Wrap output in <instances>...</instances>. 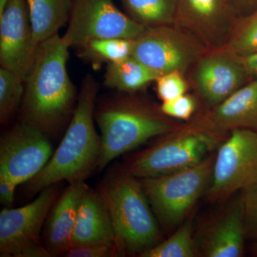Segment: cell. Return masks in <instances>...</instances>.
<instances>
[{
    "instance_id": "6da1fadb",
    "label": "cell",
    "mask_w": 257,
    "mask_h": 257,
    "mask_svg": "<svg viewBox=\"0 0 257 257\" xmlns=\"http://www.w3.org/2000/svg\"><path fill=\"white\" fill-rule=\"evenodd\" d=\"M69 47L57 35L39 45L25 82L21 122L54 137L69 124L77 105V89L67 71Z\"/></svg>"
},
{
    "instance_id": "7a4b0ae2",
    "label": "cell",
    "mask_w": 257,
    "mask_h": 257,
    "mask_svg": "<svg viewBox=\"0 0 257 257\" xmlns=\"http://www.w3.org/2000/svg\"><path fill=\"white\" fill-rule=\"evenodd\" d=\"M98 92V83L92 74H87L65 135L45 167L27 183L29 192L39 194L64 181L85 182L97 168L101 137L94 126V109Z\"/></svg>"
},
{
    "instance_id": "3957f363",
    "label": "cell",
    "mask_w": 257,
    "mask_h": 257,
    "mask_svg": "<svg viewBox=\"0 0 257 257\" xmlns=\"http://www.w3.org/2000/svg\"><path fill=\"white\" fill-rule=\"evenodd\" d=\"M96 190L109 211L114 256H139L161 242L157 217L142 185L125 166L111 167Z\"/></svg>"
},
{
    "instance_id": "277c9868",
    "label": "cell",
    "mask_w": 257,
    "mask_h": 257,
    "mask_svg": "<svg viewBox=\"0 0 257 257\" xmlns=\"http://www.w3.org/2000/svg\"><path fill=\"white\" fill-rule=\"evenodd\" d=\"M128 94L106 96L96 104L94 119L101 132L99 172L150 139L180 130L160 107Z\"/></svg>"
},
{
    "instance_id": "5b68a950",
    "label": "cell",
    "mask_w": 257,
    "mask_h": 257,
    "mask_svg": "<svg viewBox=\"0 0 257 257\" xmlns=\"http://www.w3.org/2000/svg\"><path fill=\"white\" fill-rule=\"evenodd\" d=\"M219 140L220 136L189 126L134 155L124 166L139 179L169 175L199 165Z\"/></svg>"
},
{
    "instance_id": "8992f818",
    "label": "cell",
    "mask_w": 257,
    "mask_h": 257,
    "mask_svg": "<svg viewBox=\"0 0 257 257\" xmlns=\"http://www.w3.org/2000/svg\"><path fill=\"white\" fill-rule=\"evenodd\" d=\"M214 159L169 175L140 179L154 214L161 224H180L210 184Z\"/></svg>"
},
{
    "instance_id": "52a82bcc",
    "label": "cell",
    "mask_w": 257,
    "mask_h": 257,
    "mask_svg": "<svg viewBox=\"0 0 257 257\" xmlns=\"http://www.w3.org/2000/svg\"><path fill=\"white\" fill-rule=\"evenodd\" d=\"M57 184L43 189L24 207L3 208L0 212V256L51 257L40 235L57 199Z\"/></svg>"
},
{
    "instance_id": "ba28073f",
    "label": "cell",
    "mask_w": 257,
    "mask_h": 257,
    "mask_svg": "<svg viewBox=\"0 0 257 257\" xmlns=\"http://www.w3.org/2000/svg\"><path fill=\"white\" fill-rule=\"evenodd\" d=\"M257 183V130L236 128L218 150L207 190L220 201Z\"/></svg>"
},
{
    "instance_id": "9c48e42d",
    "label": "cell",
    "mask_w": 257,
    "mask_h": 257,
    "mask_svg": "<svg viewBox=\"0 0 257 257\" xmlns=\"http://www.w3.org/2000/svg\"><path fill=\"white\" fill-rule=\"evenodd\" d=\"M67 25L62 38L69 48L98 39L135 40L146 29L121 11L114 0H74Z\"/></svg>"
},
{
    "instance_id": "30bf717a",
    "label": "cell",
    "mask_w": 257,
    "mask_h": 257,
    "mask_svg": "<svg viewBox=\"0 0 257 257\" xmlns=\"http://www.w3.org/2000/svg\"><path fill=\"white\" fill-rule=\"evenodd\" d=\"M173 25L146 28L135 40L133 57L158 77L174 71L182 73L200 55L198 41Z\"/></svg>"
},
{
    "instance_id": "8fae6325",
    "label": "cell",
    "mask_w": 257,
    "mask_h": 257,
    "mask_svg": "<svg viewBox=\"0 0 257 257\" xmlns=\"http://www.w3.org/2000/svg\"><path fill=\"white\" fill-rule=\"evenodd\" d=\"M53 155L50 137L21 122L3 134L0 140V175L18 185L28 183L41 172Z\"/></svg>"
},
{
    "instance_id": "7c38bea8",
    "label": "cell",
    "mask_w": 257,
    "mask_h": 257,
    "mask_svg": "<svg viewBox=\"0 0 257 257\" xmlns=\"http://www.w3.org/2000/svg\"><path fill=\"white\" fill-rule=\"evenodd\" d=\"M38 47L26 0H13L0 15V65L26 80Z\"/></svg>"
},
{
    "instance_id": "4fadbf2b",
    "label": "cell",
    "mask_w": 257,
    "mask_h": 257,
    "mask_svg": "<svg viewBox=\"0 0 257 257\" xmlns=\"http://www.w3.org/2000/svg\"><path fill=\"white\" fill-rule=\"evenodd\" d=\"M175 23L211 48L229 41L236 14L229 0H177Z\"/></svg>"
},
{
    "instance_id": "5bb4252c",
    "label": "cell",
    "mask_w": 257,
    "mask_h": 257,
    "mask_svg": "<svg viewBox=\"0 0 257 257\" xmlns=\"http://www.w3.org/2000/svg\"><path fill=\"white\" fill-rule=\"evenodd\" d=\"M246 74L239 57L227 50L220 51L199 61L195 82L203 99L216 106L244 86Z\"/></svg>"
},
{
    "instance_id": "9a60e30c",
    "label": "cell",
    "mask_w": 257,
    "mask_h": 257,
    "mask_svg": "<svg viewBox=\"0 0 257 257\" xmlns=\"http://www.w3.org/2000/svg\"><path fill=\"white\" fill-rule=\"evenodd\" d=\"M190 126L218 136L236 128L257 130V79L240 88Z\"/></svg>"
},
{
    "instance_id": "2e32d148",
    "label": "cell",
    "mask_w": 257,
    "mask_h": 257,
    "mask_svg": "<svg viewBox=\"0 0 257 257\" xmlns=\"http://www.w3.org/2000/svg\"><path fill=\"white\" fill-rule=\"evenodd\" d=\"M87 185L84 181L69 183L51 209L45 222L44 239L52 256H64L71 248L79 202Z\"/></svg>"
},
{
    "instance_id": "e0dca14e",
    "label": "cell",
    "mask_w": 257,
    "mask_h": 257,
    "mask_svg": "<svg viewBox=\"0 0 257 257\" xmlns=\"http://www.w3.org/2000/svg\"><path fill=\"white\" fill-rule=\"evenodd\" d=\"M114 234L109 211L98 191L87 185L79 202L71 247L102 244L114 248Z\"/></svg>"
},
{
    "instance_id": "ac0fdd59",
    "label": "cell",
    "mask_w": 257,
    "mask_h": 257,
    "mask_svg": "<svg viewBox=\"0 0 257 257\" xmlns=\"http://www.w3.org/2000/svg\"><path fill=\"white\" fill-rule=\"evenodd\" d=\"M246 237L241 198L214 224L204 241V254L208 257H240Z\"/></svg>"
},
{
    "instance_id": "d6986e66",
    "label": "cell",
    "mask_w": 257,
    "mask_h": 257,
    "mask_svg": "<svg viewBox=\"0 0 257 257\" xmlns=\"http://www.w3.org/2000/svg\"><path fill=\"white\" fill-rule=\"evenodd\" d=\"M34 40L39 46L68 23L74 0H26Z\"/></svg>"
},
{
    "instance_id": "ffe728a7",
    "label": "cell",
    "mask_w": 257,
    "mask_h": 257,
    "mask_svg": "<svg viewBox=\"0 0 257 257\" xmlns=\"http://www.w3.org/2000/svg\"><path fill=\"white\" fill-rule=\"evenodd\" d=\"M158 77L132 55L124 60L106 65L104 85L119 92L134 93L155 82Z\"/></svg>"
},
{
    "instance_id": "44dd1931",
    "label": "cell",
    "mask_w": 257,
    "mask_h": 257,
    "mask_svg": "<svg viewBox=\"0 0 257 257\" xmlns=\"http://www.w3.org/2000/svg\"><path fill=\"white\" fill-rule=\"evenodd\" d=\"M124 13L145 28L175 25L177 0H119Z\"/></svg>"
},
{
    "instance_id": "7402d4cb",
    "label": "cell",
    "mask_w": 257,
    "mask_h": 257,
    "mask_svg": "<svg viewBox=\"0 0 257 257\" xmlns=\"http://www.w3.org/2000/svg\"><path fill=\"white\" fill-rule=\"evenodd\" d=\"M134 44L135 40L131 39L93 40L77 47V56L98 70L103 64L120 62L133 55Z\"/></svg>"
},
{
    "instance_id": "603a6c76",
    "label": "cell",
    "mask_w": 257,
    "mask_h": 257,
    "mask_svg": "<svg viewBox=\"0 0 257 257\" xmlns=\"http://www.w3.org/2000/svg\"><path fill=\"white\" fill-rule=\"evenodd\" d=\"M195 245L192 236V225L186 222L170 238L142 253L141 257H194Z\"/></svg>"
},
{
    "instance_id": "cb8c5ba5",
    "label": "cell",
    "mask_w": 257,
    "mask_h": 257,
    "mask_svg": "<svg viewBox=\"0 0 257 257\" xmlns=\"http://www.w3.org/2000/svg\"><path fill=\"white\" fill-rule=\"evenodd\" d=\"M25 80L18 74L0 69V122H8L23 102Z\"/></svg>"
},
{
    "instance_id": "d4e9b609",
    "label": "cell",
    "mask_w": 257,
    "mask_h": 257,
    "mask_svg": "<svg viewBox=\"0 0 257 257\" xmlns=\"http://www.w3.org/2000/svg\"><path fill=\"white\" fill-rule=\"evenodd\" d=\"M227 50L239 58L257 52V10L229 37Z\"/></svg>"
},
{
    "instance_id": "484cf974",
    "label": "cell",
    "mask_w": 257,
    "mask_h": 257,
    "mask_svg": "<svg viewBox=\"0 0 257 257\" xmlns=\"http://www.w3.org/2000/svg\"><path fill=\"white\" fill-rule=\"evenodd\" d=\"M157 95L161 100L170 101L185 94L187 84L178 71L169 72L160 76L157 80Z\"/></svg>"
},
{
    "instance_id": "4316f807",
    "label": "cell",
    "mask_w": 257,
    "mask_h": 257,
    "mask_svg": "<svg viewBox=\"0 0 257 257\" xmlns=\"http://www.w3.org/2000/svg\"><path fill=\"white\" fill-rule=\"evenodd\" d=\"M241 192L246 237L257 241V183Z\"/></svg>"
},
{
    "instance_id": "83f0119b",
    "label": "cell",
    "mask_w": 257,
    "mask_h": 257,
    "mask_svg": "<svg viewBox=\"0 0 257 257\" xmlns=\"http://www.w3.org/2000/svg\"><path fill=\"white\" fill-rule=\"evenodd\" d=\"M196 107V99L192 96L185 94L172 100L163 101L160 106L161 110L167 116L183 120L189 119Z\"/></svg>"
},
{
    "instance_id": "f1b7e54d",
    "label": "cell",
    "mask_w": 257,
    "mask_h": 257,
    "mask_svg": "<svg viewBox=\"0 0 257 257\" xmlns=\"http://www.w3.org/2000/svg\"><path fill=\"white\" fill-rule=\"evenodd\" d=\"M67 257H111L114 256L112 246L102 244L73 246L64 254Z\"/></svg>"
},
{
    "instance_id": "f546056e",
    "label": "cell",
    "mask_w": 257,
    "mask_h": 257,
    "mask_svg": "<svg viewBox=\"0 0 257 257\" xmlns=\"http://www.w3.org/2000/svg\"><path fill=\"white\" fill-rule=\"evenodd\" d=\"M18 184L5 175H0V202L4 207L11 208L15 200Z\"/></svg>"
},
{
    "instance_id": "4dcf8cb0",
    "label": "cell",
    "mask_w": 257,
    "mask_h": 257,
    "mask_svg": "<svg viewBox=\"0 0 257 257\" xmlns=\"http://www.w3.org/2000/svg\"><path fill=\"white\" fill-rule=\"evenodd\" d=\"M236 14L243 15L257 10V0H229Z\"/></svg>"
},
{
    "instance_id": "1f68e13d",
    "label": "cell",
    "mask_w": 257,
    "mask_h": 257,
    "mask_svg": "<svg viewBox=\"0 0 257 257\" xmlns=\"http://www.w3.org/2000/svg\"><path fill=\"white\" fill-rule=\"evenodd\" d=\"M239 59L247 74H252L257 79V52Z\"/></svg>"
},
{
    "instance_id": "d6a6232c",
    "label": "cell",
    "mask_w": 257,
    "mask_h": 257,
    "mask_svg": "<svg viewBox=\"0 0 257 257\" xmlns=\"http://www.w3.org/2000/svg\"><path fill=\"white\" fill-rule=\"evenodd\" d=\"M13 0H0V15L4 13L6 8H8V5L12 3Z\"/></svg>"
},
{
    "instance_id": "836d02e7",
    "label": "cell",
    "mask_w": 257,
    "mask_h": 257,
    "mask_svg": "<svg viewBox=\"0 0 257 257\" xmlns=\"http://www.w3.org/2000/svg\"><path fill=\"white\" fill-rule=\"evenodd\" d=\"M251 250H252V252L253 254L256 255V256H257V241H256V242L253 243L252 248H251Z\"/></svg>"
}]
</instances>
